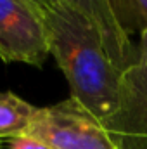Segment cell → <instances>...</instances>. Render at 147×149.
Listing matches in <instances>:
<instances>
[{"label":"cell","instance_id":"obj_8","mask_svg":"<svg viewBox=\"0 0 147 149\" xmlns=\"http://www.w3.org/2000/svg\"><path fill=\"white\" fill-rule=\"evenodd\" d=\"M35 2H37V3H40L42 7H45V9L50 5V2H49V0H35Z\"/></svg>","mask_w":147,"mask_h":149},{"label":"cell","instance_id":"obj_1","mask_svg":"<svg viewBox=\"0 0 147 149\" xmlns=\"http://www.w3.org/2000/svg\"><path fill=\"white\" fill-rule=\"evenodd\" d=\"M50 56L69 83L71 95L101 123L116 108L121 71L107 54L99 30L66 3L45 9Z\"/></svg>","mask_w":147,"mask_h":149},{"label":"cell","instance_id":"obj_10","mask_svg":"<svg viewBox=\"0 0 147 149\" xmlns=\"http://www.w3.org/2000/svg\"><path fill=\"white\" fill-rule=\"evenodd\" d=\"M45 149H47V148H45Z\"/></svg>","mask_w":147,"mask_h":149},{"label":"cell","instance_id":"obj_7","mask_svg":"<svg viewBox=\"0 0 147 149\" xmlns=\"http://www.w3.org/2000/svg\"><path fill=\"white\" fill-rule=\"evenodd\" d=\"M121 30L132 38L147 28V0H109Z\"/></svg>","mask_w":147,"mask_h":149},{"label":"cell","instance_id":"obj_4","mask_svg":"<svg viewBox=\"0 0 147 149\" xmlns=\"http://www.w3.org/2000/svg\"><path fill=\"white\" fill-rule=\"evenodd\" d=\"M49 56L45 7L35 0H0V59L42 68Z\"/></svg>","mask_w":147,"mask_h":149},{"label":"cell","instance_id":"obj_3","mask_svg":"<svg viewBox=\"0 0 147 149\" xmlns=\"http://www.w3.org/2000/svg\"><path fill=\"white\" fill-rule=\"evenodd\" d=\"M23 137L47 149H116L102 123L73 97L38 108Z\"/></svg>","mask_w":147,"mask_h":149},{"label":"cell","instance_id":"obj_5","mask_svg":"<svg viewBox=\"0 0 147 149\" xmlns=\"http://www.w3.org/2000/svg\"><path fill=\"white\" fill-rule=\"evenodd\" d=\"M49 2L50 5L52 3L71 5L81 14H85L99 30L107 54L119 70H125L130 63H133L137 49H133L132 38L121 30L109 0H49Z\"/></svg>","mask_w":147,"mask_h":149},{"label":"cell","instance_id":"obj_9","mask_svg":"<svg viewBox=\"0 0 147 149\" xmlns=\"http://www.w3.org/2000/svg\"><path fill=\"white\" fill-rule=\"evenodd\" d=\"M2 144H3V142H0V149H3V146H2Z\"/></svg>","mask_w":147,"mask_h":149},{"label":"cell","instance_id":"obj_6","mask_svg":"<svg viewBox=\"0 0 147 149\" xmlns=\"http://www.w3.org/2000/svg\"><path fill=\"white\" fill-rule=\"evenodd\" d=\"M37 109V106L10 90L0 92V142L23 137L30 128Z\"/></svg>","mask_w":147,"mask_h":149},{"label":"cell","instance_id":"obj_2","mask_svg":"<svg viewBox=\"0 0 147 149\" xmlns=\"http://www.w3.org/2000/svg\"><path fill=\"white\" fill-rule=\"evenodd\" d=\"M102 127L116 149H147V28L133 63L121 71L116 108Z\"/></svg>","mask_w":147,"mask_h":149}]
</instances>
